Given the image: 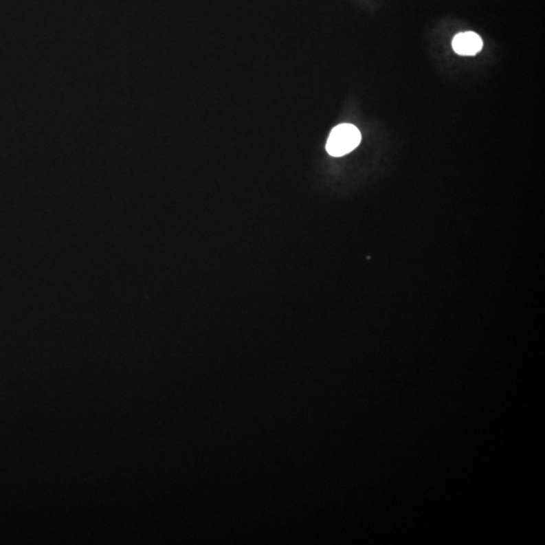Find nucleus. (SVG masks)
<instances>
[{"label": "nucleus", "mask_w": 545, "mask_h": 545, "mask_svg": "<svg viewBox=\"0 0 545 545\" xmlns=\"http://www.w3.org/2000/svg\"><path fill=\"white\" fill-rule=\"evenodd\" d=\"M362 141L361 131L357 126L342 124L331 131L327 140L326 151L331 156L342 157L355 150Z\"/></svg>", "instance_id": "obj_1"}, {"label": "nucleus", "mask_w": 545, "mask_h": 545, "mask_svg": "<svg viewBox=\"0 0 545 545\" xmlns=\"http://www.w3.org/2000/svg\"><path fill=\"white\" fill-rule=\"evenodd\" d=\"M482 48V41L479 34L473 32L456 34L452 40V49L462 56H475Z\"/></svg>", "instance_id": "obj_2"}]
</instances>
